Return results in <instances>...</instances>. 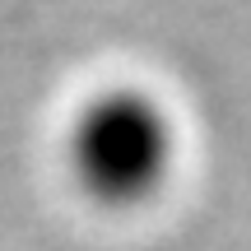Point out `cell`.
Masks as SVG:
<instances>
[{"instance_id": "1", "label": "cell", "mask_w": 251, "mask_h": 251, "mask_svg": "<svg viewBox=\"0 0 251 251\" xmlns=\"http://www.w3.org/2000/svg\"><path fill=\"white\" fill-rule=\"evenodd\" d=\"M79 172L102 196H135L163 168V121L140 98H107L79 126Z\"/></svg>"}]
</instances>
